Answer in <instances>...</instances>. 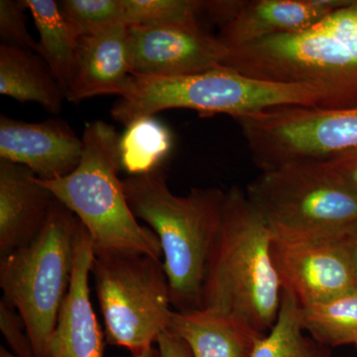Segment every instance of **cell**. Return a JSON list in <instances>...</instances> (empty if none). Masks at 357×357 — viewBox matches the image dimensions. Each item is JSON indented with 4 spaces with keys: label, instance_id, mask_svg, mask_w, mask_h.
Here are the masks:
<instances>
[{
    "label": "cell",
    "instance_id": "17",
    "mask_svg": "<svg viewBox=\"0 0 357 357\" xmlns=\"http://www.w3.org/2000/svg\"><path fill=\"white\" fill-rule=\"evenodd\" d=\"M168 331L184 340L194 357H250L265 335L243 319L206 309L174 310Z\"/></svg>",
    "mask_w": 357,
    "mask_h": 357
},
{
    "label": "cell",
    "instance_id": "6",
    "mask_svg": "<svg viewBox=\"0 0 357 357\" xmlns=\"http://www.w3.org/2000/svg\"><path fill=\"white\" fill-rule=\"evenodd\" d=\"M245 194L275 241L335 237L357 223V192L325 160H301L262 171Z\"/></svg>",
    "mask_w": 357,
    "mask_h": 357
},
{
    "label": "cell",
    "instance_id": "7",
    "mask_svg": "<svg viewBox=\"0 0 357 357\" xmlns=\"http://www.w3.org/2000/svg\"><path fill=\"white\" fill-rule=\"evenodd\" d=\"M79 220L60 202L31 243L0 257V287L24 321L35 357H48L72 280Z\"/></svg>",
    "mask_w": 357,
    "mask_h": 357
},
{
    "label": "cell",
    "instance_id": "32",
    "mask_svg": "<svg viewBox=\"0 0 357 357\" xmlns=\"http://www.w3.org/2000/svg\"><path fill=\"white\" fill-rule=\"evenodd\" d=\"M354 347H356V349H357V340H356V342H354Z\"/></svg>",
    "mask_w": 357,
    "mask_h": 357
},
{
    "label": "cell",
    "instance_id": "11",
    "mask_svg": "<svg viewBox=\"0 0 357 357\" xmlns=\"http://www.w3.org/2000/svg\"><path fill=\"white\" fill-rule=\"evenodd\" d=\"M271 256L282 290L292 294L301 307L357 289L342 236L301 241L272 239Z\"/></svg>",
    "mask_w": 357,
    "mask_h": 357
},
{
    "label": "cell",
    "instance_id": "8",
    "mask_svg": "<svg viewBox=\"0 0 357 357\" xmlns=\"http://www.w3.org/2000/svg\"><path fill=\"white\" fill-rule=\"evenodd\" d=\"M91 274L109 344L131 354L153 347L174 310L163 261L138 253H95Z\"/></svg>",
    "mask_w": 357,
    "mask_h": 357
},
{
    "label": "cell",
    "instance_id": "30",
    "mask_svg": "<svg viewBox=\"0 0 357 357\" xmlns=\"http://www.w3.org/2000/svg\"><path fill=\"white\" fill-rule=\"evenodd\" d=\"M129 357H160L158 349H155V347H150V349H146L141 354H131V356Z\"/></svg>",
    "mask_w": 357,
    "mask_h": 357
},
{
    "label": "cell",
    "instance_id": "21",
    "mask_svg": "<svg viewBox=\"0 0 357 357\" xmlns=\"http://www.w3.org/2000/svg\"><path fill=\"white\" fill-rule=\"evenodd\" d=\"M305 332L324 347L354 344L357 340V289L325 302L301 307Z\"/></svg>",
    "mask_w": 357,
    "mask_h": 357
},
{
    "label": "cell",
    "instance_id": "12",
    "mask_svg": "<svg viewBox=\"0 0 357 357\" xmlns=\"http://www.w3.org/2000/svg\"><path fill=\"white\" fill-rule=\"evenodd\" d=\"M83 149V139L63 119L25 122L0 116V159L27 167L41 180L74 172Z\"/></svg>",
    "mask_w": 357,
    "mask_h": 357
},
{
    "label": "cell",
    "instance_id": "2",
    "mask_svg": "<svg viewBox=\"0 0 357 357\" xmlns=\"http://www.w3.org/2000/svg\"><path fill=\"white\" fill-rule=\"evenodd\" d=\"M129 206L158 237L178 312L202 307V293L213 246L222 229L225 192L192 188L185 196L173 194L161 168L122 180Z\"/></svg>",
    "mask_w": 357,
    "mask_h": 357
},
{
    "label": "cell",
    "instance_id": "15",
    "mask_svg": "<svg viewBox=\"0 0 357 357\" xmlns=\"http://www.w3.org/2000/svg\"><path fill=\"white\" fill-rule=\"evenodd\" d=\"M57 202L29 168L0 159V257L31 243Z\"/></svg>",
    "mask_w": 357,
    "mask_h": 357
},
{
    "label": "cell",
    "instance_id": "31",
    "mask_svg": "<svg viewBox=\"0 0 357 357\" xmlns=\"http://www.w3.org/2000/svg\"><path fill=\"white\" fill-rule=\"evenodd\" d=\"M0 357H17L14 356L13 352L9 351L8 349H4L3 347H0Z\"/></svg>",
    "mask_w": 357,
    "mask_h": 357
},
{
    "label": "cell",
    "instance_id": "19",
    "mask_svg": "<svg viewBox=\"0 0 357 357\" xmlns=\"http://www.w3.org/2000/svg\"><path fill=\"white\" fill-rule=\"evenodd\" d=\"M40 35L39 55L51 68L66 96L76 70L77 37L54 0H25Z\"/></svg>",
    "mask_w": 357,
    "mask_h": 357
},
{
    "label": "cell",
    "instance_id": "25",
    "mask_svg": "<svg viewBox=\"0 0 357 357\" xmlns=\"http://www.w3.org/2000/svg\"><path fill=\"white\" fill-rule=\"evenodd\" d=\"M25 0L0 1V38L1 44L27 49L39 54V42L35 41L26 26Z\"/></svg>",
    "mask_w": 357,
    "mask_h": 357
},
{
    "label": "cell",
    "instance_id": "27",
    "mask_svg": "<svg viewBox=\"0 0 357 357\" xmlns=\"http://www.w3.org/2000/svg\"><path fill=\"white\" fill-rule=\"evenodd\" d=\"M325 161L345 184L357 192V146L333 155Z\"/></svg>",
    "mask_w": 357,
    "mask_h": 357
},
{
    "label": "cell",
    "instance_id": "16",
    "mask_svg": "<svg viewBox=\"0 0 357 357\" xmlns=\"http://www.w3.org/2000/svg\"><path fill=\"white\" fill-rule=\"evenodd\" d=\"M132 76L128 27L115 25L77 39L74 81L67 100L77 103L96 96H121Z\"/></svg>",
    "mask_w": 357,
    "mask_h": 357
},
{
    "label": "cell",
    "instance_id": "3",
    "mask_svg": "<svg viewBox=\"0 0 357 357\" xmlns=\"http://www.w3.org/2000/svg\"><path fill=\"white\" fill-rule=\"evenodd\" d=\"M272 239L245 191L234 185L225 192L222 229L206 269L201 309L231 314L259 333L269 332L282 297Z\"/></svg>",
    "mask_w": 357,
    "mask_h": 357
},
{
    "label": "cell",
    "instance_id": "5",
    "mask_svg": "<svg viewBox=\"0 0 357 357\" xmlns=\"http://www.w3.org/2000/svg\"><path fill=\"white\" fill-rule=\"evenodd\" d=\"M321 98L314 86L262 81L222 67L187 76H131L112 116L126 126L174 109L236 119L286 105L316 107Z\"/></svg>",
    "mask_w": 357,
    "mask_h": 357
},
{
    "label": "cell",
    "instance_id": "20",
    "mask_svg": "<svg viewBox=\"0 0 357 357\" xmlns=\"http://www.w3.org/2000/svg\"><path fill=\"white\" fill-rule=\"evenodd\" d=\"M250 357H331V351L305 335L301 305L292 294L282 290L276 323L256 340Z\"/></svg>",
    "mask_w": 357,
    "mask_h": 357
},
{
    "label": "cell",
    "instance_id": "23",
    "mask_svg": "<svg viewBox=\"0 0 357 357\" xmlns=\"http://www.w3.org/2000/svg\"><path fill=\"white\" fill-rule=\"evenodd\" d=\"M122 24L147 26L199 22L204 1L198 0H121Z\"/></svg>",
    "mask_w": 357,
    "mask_h": 357
},
{
    "label": "cell",
    "instance_id": "28",
    "mask_svg": "<svg viewBox=\"0 0 357 357\" xmlns=\"http://www.w3.org/2000/svg\"><path fill=\"white\" fill-rule=\"evenodd\" d=\"M156 344L160 357H194L184 340L168 330L159 335Z\"/></svg>",
    "mask_w": 357,
    "mask_h": 357
},
{
    "label": "cell",
    "instance_id": "24",
    "mask_svg": "<svg viewBox=\"0 0 357 357\" xmlns=\"http://www.w3.org/2000/svg\"><path fill=\"white\" fill-rule=\"evenodd\" d=\"M59 6L77 38L122 24L121 0H63Z\"/></svg>",
    "mask_w": 357,
    "mask_h": 357
},
{
    "label": "cell",
    "instance_id": "18",
    "mask_svg": "<svg viewBox=\"0 0 357 357\" xmlns=\"http://www.w3.org/2000/svg\"><path fill=\"white\" fill-rule=\"evenodd\" d=\"M0 93L36 102L52 114L62 112L64 93L51 68L36 52L0 45Z\"/></svg>",
    "mask_w": 357,
    "mask_h": 357
},
{
    "label": "cell",
    "instance_id": "9",
    "mask_svg": "<svg viewBox=\"0 0 357 357\" xmlns=\"http://www.w3.org/2000/svg\"><path fill=\"white\" fill-rule=\"evenodd\" d=\"M234 121L261 172L301 160H326L357 146V109L286 105Z\"/></svg>",
    "mask_w": 357,
    "mask_h": 357
},
{
    "label": "cell",
    "instance_id": "26",
    "mask_svg": "<svg viewBox=\"0 0 357 357\" xmlns=\"http://www.w3.org/2000/svg\"><path fill=\"white\" fill-rule=\"evenodd\" d=\"M0 330L11 352L17 357H35L24 321L13 307L0 301Z\"/></svg>",
    "mask_w": 357,
    "mask_h": 357
},
{
    "label": "cell",
    "instance_id": "29",
    "mask_svg": "<svg viewBox=\"0 0 357 357\" xmlns=\"http://www.w3.org/2000/svg\"><path fill=\"white\" fill-rule=\"evenodd\" d=\"M342 243L349 255L354 280L357 286V223L342 234Z\"/></svg>",
    "mask_w": 357,
    "mask_h": 357
},
{
    "label": "cell",
    "instance_id": "13",
    "mask_svg": "<svg viewBox=\"0 0 357 357\" xmlns=\"http://www.w3.org/2000/svg\"><path fill=\"white\" fill-rule=\"evenodd\" d=\"M95 249L86 227L79 222L75 238L72 280L59 312L48 357H103V335L91 302L89 274Z\"/></svg>",
    "mask_w": 357,
    "mask_h": 357
},
{
    "label": "cell",
    "instance_id": "4",
    "mask_svg": "<svg viewBox=\"0 0 357 357\" xmlns=\"http://www.w3.org/2000/svg\"><path fill=\"white\" fill-rule=\"evenodd\" d=\"M121 137L107 122H89L76 170L57 180L38 181L86 227L95 253H138L163 259L158 237L137 222L119 177Z\"/></svg>",
    "mask_w": 357,
    "mask_h": 357
},
{
    "label": "cell",
    "instance_id": "14",
    "mask_svg": "<svg viewBox=\"0 0 357 357\" xmlns=\"http://www.w3.org/2000/svg\"><path fill=\"white\" fill-rule=\"evenodd\" d=\"M344 0H236L218 36L229 50L260 40L303 31Z\"/></svg>",
    "mask_w": 357,
    "mask_h": 357
},
{
    "label": "cell",
    "instance_id": "1",
    "mask_svg": "<svg viewBox=\"0 0 357 357\" xmlns=\"http://www.w3.org/2000/svg\"><path fill=\"white\" fill-rule=\"evenodd\" d=\"M222 67L262 81L314 86L321 93L319 109H357V0H344L303 31L232 49Z\"/></svg>",
    "mask_w": 357,
    "mask_h": 357
},
{
    "label": "cell",
    "instance_id": "22",
    "mask_svg": "<svg viewBox=\"0 0 357 357\" xmlns=\"http://www.w3.org/2000/svg\"><path fill=\"white\" fill-rule=\"evenodd\" d=\"M126 128L119 142L122 169L135 176L159 168L172 149L171 131L154 116L137 119Z\"/></svg>",
    "mask_w": 357,
    "mask_h": 357
},
{
    "label": "cell",
    "instance_id": "10",
    "mask_svg": "<svg viewBox=\"0 0 357 357\" xmlns=\"http://www.w3.org/2000/svg\"><path fill=\"white\" fill-rule=\"evenodd\" d=\"M132 76L178 77L222 68L229 49L197 23L130 26Z\"/></svg>",
    "mask_w": 357,
    "mask_h": 357
}]
</instances>
